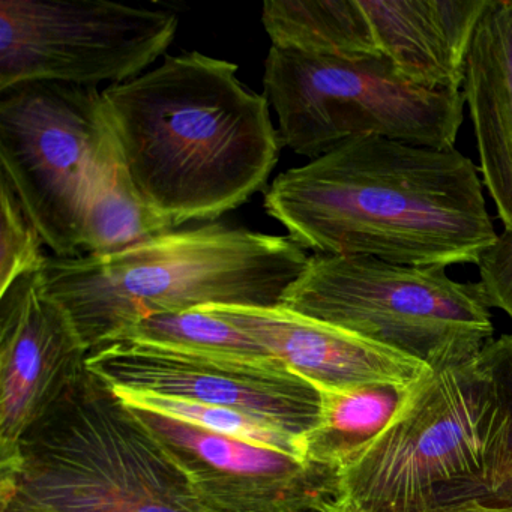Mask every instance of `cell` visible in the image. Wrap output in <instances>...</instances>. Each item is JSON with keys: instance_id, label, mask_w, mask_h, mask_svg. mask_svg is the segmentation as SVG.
Wrapping results in <instances>:
<instances>
[{"instance_id": "cell-9", "label": "cell", "mask_w": 512, "mask_h": 512, "mask_svg": "<svg viewBox=\"0 0 512 512\" xmlns=\"http://www.w3.org/2000/svg\"><path fill=\"white\" fill-rule=\"evenodd\" d=\"M178 28L173 11L110 0H2L0 92L32 82L122 85L167 52Z\"/></svg>"}, {"instance_id": "cell-16", "label": "cell", "mask_w": 512, "mask_h": 512, "mask_svg": "<svg viewBox=\"0 0 512 512\" xmlns=\"http://www.w3.org/2000/svg\"><path fill=\"white\" fill-rule=\"evenodd\" d=\"M263 28L278 49L332 58L382 59L362 0H272Z\"/></svg>"}, {"instance_id": "cell-17", "label": "cell", "mask_w": 512, "mask_h": 512, "mask_svg": "<svg viewBox=\"0 0 512 512\" xmlns=\"http://www.w3.org/2000/svg\"><path fill=\"white\" fill-rule=\"evenodd\" d=\"M316 388L320 394L319 421L302 437L304 457L338 472L388 427L409 386L370 383Z\"/></svg>"}, {"instance_id": "cell-12", "label": "cell", "mask_w": 512, "mask_h": 512, "mask_svg": "<svg viewBox=\"0 0 512 512\" xmlns=\"http://www.w3.org/2000/svg\"><path fill=\"white\" fill-rule=\"evenodd\" d=\"M88 347L43 272L0 293V460L88 371Z\"/></svg>"}, {"instance_id": "cell-6", "label": "cell", "mask_w": 512, "mask_h": 512, "mask_svg": "<svg viewBox=\"0 0 512 512\" xmlns=\"http://www.w3.org/2000/svg\"><path fill=\"white\" fill-rule=\"evenodd\" d=\"M283 307L431 370L461 364L493 340L490 307L479 283H458L442 266L314 254Z\"/></svg>"}, {"instance_id": "cell-20", "label": "cell", "mask_w": 512, "mask_h": 512, "mask_svg": "<svg viewBox=\"0 0 512 512\" xmlns=\"http://www.w3.org/2000/svg\"><path fill=\"white\" fill-rule=\"evenodd\" d=\"M113 391L128 407L160 413L211 433L305 458L302 439L248 413L151 392L122 388H113Z\"/></svg>"}, {"instance_id": "cell-7", "label": "cell", "mask_w": 512, "mask_h": 512, "mask_svg": "<svg viewBox=\"0 0 512 512\" xmlns=\"http://www.w3.org/2000/svg\"><path fill=\"white\" fill-rule=\"evenodd\" d=\"M263 85L283 146L310 160L364 136L452 149L464 121L463 92L419 88L385 59L353 61L271 46Z\"/></svg>"}, {"instance_id": "cell-22", "label": "cell", "mask_w": 512, "mask_h": 512, "mask_svg": "<svg viewBox=\"0 0 512 512\" xmlns=\"http://www.w3.org/2000/svg\"><path fill=\"white\" fill-rule=\"evenodd\" d=\"M479 286L490 308H499L512 320V230L497 233L493 244L476 263Z\"/></svg>"}, {"instance_id": "cell-5", "label": "cell", "mask_w": 512, "mask_h": 512, "mask_svg": "<svg viewBox=\"0 0 512 512\" xmlns=\"http://www.w3.org/2000/svg\"><path fill=\"white\" fill-rule=\"evenodd\" d=\"M2 463V512H208L109 383L86 371Z\"/></svg>"}, {"instance_id": "cell-21", "label": "cell", "mask_w": 512, "mask_h": 512, "mask_svg": "<svg viewBox=\"0 0 512 512\" xmlns=\"http://www.w3.org/2000/svg\"><path fill=\"white\" fill-rule=\"evenodd\" d=\"M43 244L10 182L0 175V293L23 275L43 269Z\"/></svg>"}, {"instance_id": "cell-15", "label": "cell", "mask_w": 512, "mask_h": 512, "mask_svg": "<svg viewBox=\"0 0 512 512\" xmlns=\"http://www.w3.org/2000/svg\"><path fill=\"white\" fill-rule=\"evenodd\" d=\"M464 95L479 154V172L512 230V0H491L467 56Z\"/></svg>"}, {"instance_id": "cell-19", "label": "cell", "mask_w": 512, "mask_h": 512, "mask_svg": "<svg viewBox=\"0 0 512 512\" xmlns=\"http://www.w3.org/2000/svg\"><path fill=\"white\" fill-rule=\"evenodd\" d=\"M116 341H139L173 349L224 353L244 358L272 356L247 332L215 316L205 307L143 317L122 332Z\"/></svg>"}, {"instance_id": "cell-11", "label": "cell", "mask_w": 512, "mask_h": 512, "mask_svg": "<svg viewBox=\"0 0 512 512\" xmlns=\"http://www.w3.org/2000/svg\"><path fill=\"white\" fill-rule=\"evenodd\" d=\"M130 409L166 446L208 512H328L337 502L331 467Z\"/></svg>"}, {"instance_id": "cell-18", "label": "cell", "mask_w": 512, "mask_h": 512, "mask_svg": "<svg viewBox=\"0 0 512 512\" xmlns=\"http://www.w3.org/2000/svg\"><path fill=\"white\" fill-rule=\"evenodd\" d=\"M172 230L173 224L137 193L121 157L101 170L83 218V254L112 256Z\"/></svg>"}, {"instance_id": "cell-14", "label": "cell", "mask_w": 512, "mask_h": 512, "mask_svg": "<svg viewBox=\"0 0 512 512\" xmlns=\"http://www.w3.org/2000/svg\"><path fill=\"white\" fill-rule=\"evenodd\" d=\"M491 0H362L380 58L430 91L460 92Z\"/></svg>"}, {"instance_id": "cell-13", "label": "cell", "mask_w": 512, "mask_h": 512, "mask_svg": "<svg viewBox=\"0 0 512 512\" xmlns=\"http://www.w3.org/2000/svg\"><path fill=\"white\" fill-rule=\"evenodd\" d=\"M215 316L247 332L290 370L323 388L418 382L430 367L352 332L283 307L208 305Z\"/></svg>"}, {"instance_id": "cell-8", "label": "cell", "mask_w": 512, "mask_h": 512, "mask_svg": "<svg viewBox=\"0 0 512 512\" xmlns=\"http://www.w3.org/2000/svg\"><path fill=\"white\" fill-rule=\"evenodd\" d=\"M0 94V175L53 256H82L89 196L119 157L103 92L32 82Z\"/></svg>"}, {"instance_id": "cell-3", "label": "cell", "mask_w": 512, "mask_h": 512, "mask_svg": "<svg viewBox=\"0 0 512 512\" xmlns=\"http://www.w3.org/2000/svg\"><path fill=\"white\" fill-rule=\"evenodd\" d=\"M512 505V334L427 370L388 427L338 470L344 512Z\"/></svg>"}, {"instance_id": "cell-4", "label": "cell", "mask_w": 512, "mask_h": 512, "mask_svg": "<svg viewBox=\"0 0 512 512\" xmlns=\"http://www.w3.org/2000/svg\"><path fill=\"white\" fill-rule=\"evenodd\" d=\"M308 259L289 236L217 220L112 256H47L41 272L91 353L152 314L280 307Z\"/></svg>"}, {"instance_id": "cell-23", "label": "cell", "mask_w": 512, "mask_h": 512, "mask_svg": "<svg viewBox=\"0 0 512 512\" xmlns=\"http://www.w3.org/2000/svg\"><path fill=\"white\" fill-rule=\"evenodd\" d=\"M328 512H344L340 511V509L331 508L328 509ZM445 512H512V505H488V503L481 502H472L466 503V505L458 506V508L449 509V511Z\"/></svg>"}, {"instance_id": "cell-2", "label": "cell", "mask_w": 512, "mask_h": 512, "mask_svg": "<svg viewBox=\"0 0 512 512\" xmlns=\"http://www.w3.org/2000/svg\"><path fill=\"white\" fill-rule=\"evenodd\" d=\"M104 109L131 184L175 229L211 223L268 184L280 133L238 65L199 52L109 86Z\"/></svg>"}, {"instance_id": "cell-1", "label": "cell", "mask_w": 512, "mask_h": 512, "mask_svg": "<svg viewBox=\"0 0 512 512\" xmlns=\"http://www.w3.org/2000/svg\"><path fill=\"white\" fill-rule=\"evenodd\" d=\"M263 203L295 244L323 256L476 265L497 236L469 158L379 136L281 173Z\"/></svg>"}, {"instance_id": "cell-10", "label": "cell", "mask_w": 512, "mask_h": 512, "mask_svg": "<svg viewBox=\"0 0 512 512\" xmlns=\"http://www.w3.org/2000/svg\"><path fill=\"white\" fill-rule=\"evenodd\" d=\"M88 370L113 388L229 407L293 436L319 421V389L280 359L115 341L89 353Z\"/></svg>"}]
</instances>
